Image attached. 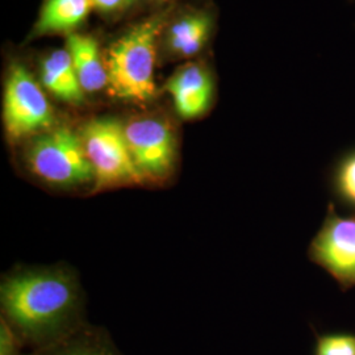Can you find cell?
Listing matches in <instances>:
<instances>
[{
	"instance_id": "obj_6",
	"label": "cell",
	"mask_w": 355,
	"mask_h": 355,
	"mask_svg": "<svg viewBox=\"0 0 355 355\" xmlns=\"http://www.w3.org/2000/svg\"><path fill=\"white\" fill-rule=\"evenodd\" d=\"M309 259L324 268L343 291L355 287V215L341 216L329 203L308 249Z\"/></svg>"
},
{
	"instance_id": "obj_10",
	"label": "cell",
	"mask_w": 355,
	"mask_h": 355,
	"mask_svg": "<svg viewBox=\"0 0 355 355\" xmlns=\"http://www.w3.org/2000/svg\"><path fill=\"white\" fill-rule=\"evenodd\" d=\"M41 82L45 89L64 102L80 104L85 99V91L79 83L67 49L54 51L44 60Z\"/></svg>"
},
{
	"instance_id": "obj_17",
	"label": "cell",
	"mask_w": 355,
	"mask_h": 355,
	"mask_svg": "<svg viewBox=\"0 0 355 355\" xmlns=\"http://www.w3.org/2000/svg\"><path fill=\"white\" fill-rule=\"evenodd\" d=\"M92 4H94V10H99L103 12H111L132 4V0H92Z\"/></svg>"
},
{
	"instance_id": "obj_4",
	"label": "cell",
	"mask_w": 355,
	"mask_h": 355,
	"mask_svg": "<svg viewBox=\"0 0 355 355\" xmlns=\"http://www.w3.org/2000/svg\"><path fill=\"white\" fill-rule=\"evenodd\" d=\"M80 139L95 173L94 191L144 180L129 150L125 129L119 120L94 119L82 129Z\"/></svg>"
},
{
	"instance_id": "obj_7",
	"label": "cell",
	"mask_w": 355,
	"mask_h": 355,
	"mask_svg": "<svg viewBox=\"0 0 355 355\" xmlns=\"http://www.w3.org/2000/svg\"><path fill=\"white\" fill-rule=\"evenodd\" d=\"M125 129L129 150L141 177L164 179L175 161V137L164 120L142 117L129 121Z\"/></svg>"
},
{
	"instance_id": "obj_12",
	"label": "cell",
	"mask_w": 355,
	"mask_h": 355,
	"mask_svg": "<svg viewBox=\"0 0 355 355\" xmlns=\"http://www.w3.org/2000/svg\"><path fill=\"white\" fill-rule=\"evenodd\" d=\"M91 10L92 0H46L35 28L36 35L71 32L80 26Z\"/></svg>"
},
{
	"instance_id": "obj_11",
	"label": "cell",
	"mask_w": 355,
	"mask_h": 355,
	"mask_svg": "<svg viewBox=\"0 0 355 355\" xmlns=\"http://www.w3.org/2000/svg\"><path fill=\"white\" fill-rule=\"evenodd\" d=\"M31 355H121L102 330L80 327L64 338L36 349Z\"/></svg>"
},
{
	"instance_id": "obj_2",
	"label": "cell",
	"mask_w": 355,
	"mask_h": 355,
	"mask_svg": "<svg viewBox=\"0 0 355 355\" xmlns=\"http://www.w3.org/2000/svg\"><path fill=\"white\" fill-rule=\"evenodd\" d=\"M164 16L133 26L107 51L108 89L123 101L148 102L155 96L154 66Z\"/></svg>"
},
{
	"instance_id": "obj_1",
	"label": "cell",
	"mask_w": 355,
	"mask_h": 355,
	"mask_svg": "<svg viewBox=\"0 0 355 355\" xmlns=\"http://www.w3.org/2000/svg\"><path fill=\"white\" fill-rule=\"evenodd\" d=\"M3 316L24 345L36 349L82 327L76 278L61 268L28 270L8 277L0 288Z\"/></svg>"
},
{
	"instance_id": "obj_18",
	"label": "cell",
	"mask_w": 355,
	"mask_h": 355,
	"mask_svg": "<svg viewBox=\"0 0 355 355\" xmlns=\"http://www.w3.org/2000/svg\"><path fill=\"white\" fill-rule=\"evenodd\" d=\"M155 1H162V0H155Z\"/></svg>"
},
{
	"instance_id": "obj_16",
	"label": "cell",
	"mask_w": 355,
	"mask_h": 355,
	"mask_svg": "<svg viewBox=\"0 0 355 355\" xmlns=\"http://www.w3.org/2000/svg\"><path fill=\"white\" fill-rule=\"evenodd\" d=\"M24 343L19 338L12 327L1 318L0 320V355H23Z\"/></svg>"
},
{
	"instance_id": "obj_8",
	"label": "cell",
	"mask_w": 355,
	"mask_h": 355,
	"mask_svg": "<svg viewBox=\"0 0 355 355\" xmlns=\"http://www.w3.org/2000/svg\"><path fill=\"white\" fill-rule=\"evenodd\" d=\"M178 114L183 119L199 117L209 108L214 95L211 76L198 64L180 69L166 83Z\"/></svg>"
},
{
	"instance_id": "obj_5",
	"label": "cell",
	"mask_w": 355,
	"mask_h": 355,
	"mask_svg": "<svg viewBox=\"0 0 355 355\" xmlns=\"http://www.w3.org/2000/svg\"><path fill=\"white\" fill-rule=\"evenodd\" d=\"M3 120L11 140L46 132L54 124L53 110L44 91L20 64H13L6 82Z\"/></svg>"
},
{
	"instance_id": "obj_3",
	"label": "cell",
	"mask_w": 355,
	"mask_h": 355,
	"mask_svg": "<svg viewBox=\"0 0 355 355\" xmlns=\"http://www.w3.org/2000/svg\"><path fill=\"white\" fill-rule=\"evenodd\" d=\"M26 162L36 177L55 187L71 189L95 183L80 135L69 128H55L33 137Z\"/></svg>"
},
{
	"instance_id": "obj_14",
	"label": "cell",
	"mask_w": 355,
	"mask_h": 355,
	"mask_svg": "<svg viewBox=\"0 0 355 355\" xmlns=\"http://www.w3.org/2000/svg\"><path fill=\"white\" fill-rule=\"evenodd\" d=\"M336 196L355 211V152L345 155L333 174Z\"/></svg>"
},
{
	"instance_id": "obj_15",
	"label": "cell",
	"mask_w": 355,
	"mask_h": 355,
	"mask_svg": "<svg viewBox=\"0 0 355 355\" xmlns=\"http://www.w3.org/2000/svg\"><path fill=\"white\" fill-rule=\"evenodd\" d=\"M313 355H355V334L327 333L318 336Z\"/></svg>"
},
{
	"instance_id": "obj_13",
	"label": "cell",
	"mask_w": 355,
	"mask_h": 355,
	"mask_svg": "<svg viewBox=\"0 0 355 355\" xmlns=\"http://www.w3.org/2000/svg\"><path fill=\"white\" fill-rule=\"evenodd\" d=\"M211 31V20L208 16L193 13L178 20L168 29L167 42L171 51L182 57L198 54L203 48Z\"/></svg>"
},
{
	"instance_id": "obj_9",
	"label": "cell",
	"mask_w": 355,
	"mask_h": 355,
	"mask_svg": "<svg viewBox=\"0 0 355 355\" xmlns=\"http://www.w3.org/2000/svg\"><path fill=\"white\" fill-rule=\"evenodd\" d=\"M66 45L83 91L96 92L108 87L107 67L101 58L96 41L89 36L70 33Z\"/></svg>"
},
{
	"instance_id": "obj_19",
	"label": "cell",
	"mask_w": 355,
	"mask_h": 355,
	"mask_svg": "<svg viewBox=\"0 0 355 355\" xmlns=\"http://www.w3.org/2000/svg\"><path fill=\"white\" fill-rule=\"evenodd\" d=\"M133 1H135V0H132V3H133Z\"/></svg>"
}]
</instances>
